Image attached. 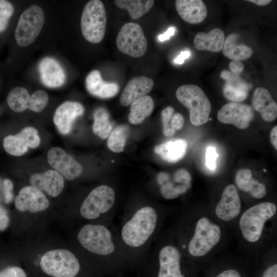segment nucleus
I'll use <instances>...</instances> for the list:
<instances>
[{"label":"nucleus","mask_w":277,"mask_h":277,"mask_svg":"<svg viewBox=\"0 0 277 277\" xmlns=\"http://www.w3.org/2000/svg\"><path fill=\"white\" fill-rule=\"evenodd\" d=\"M122 217L118 230L127 261H144L159 234L164 212L151 202H137L128 205Z\"/></svg>","instance_id":"f257e3e1"},{"label":"nucleus","mask_w":277,"mask_h":277,"mask_svg":"<svg viewBox=\"0 0 277 277\" xmlns=\"http://www.w3.org/2000/svg\"><path fill=\"white\" fill-rule=\"evenodd\" d=\"M76 239L84 251L109 266L128 262L118 229L112 221L86 224L79 229Z\"/></svg>","instance_id":"f03ea898"},{"label":"nucleus","mask_w":277,"mask_h":277,"mask_svg":"<svg viewBox=\"0 0 277 277\" xmlns=\"http://www.w3.org/2000/svg\"><path fill=\"white\" fill-rule=\"evenodd\" d=\"M171 238L159 234L148 253L156 266V277H184L181 269L183 252Z\"/></svg>","instance_id":"7ed1b4c3"},{"label":"nucleus","mask_w":277,"mask_h":277,"mask_svg":"<svg viewBox=\"0 0 277 277\" xmlns=\"http://www.w3.org/2000/svg\"><path fill=\"white\" fill-rule=\"evenodd\" d=\"M116 195L109 185H99L88 194L79 207V214L83 219L98 222L112 221L115 213Z\"/></svg>","instance_id":"20e7f679"},{"label":"nucleus","mask_w":277,"mask_h":277,"mask_svg":"<svg viewBox=\"0 0 277 277\" xmlns=\"http://www.w3.org/2000/svg\"><path fill=\"white\" fill-rule=\"evenodd\" d=\"M221 234L217 224L203 216L196 222L191 238L178 245L181 250L185 247L187 252L192 256H203L219 242Z\"/></svg>","instance_id":"39448f33"},{"label":"nucleus","mask_w":277,"mask_h":277,"mask_svg":"<svg viewBox=\"0 0 277 277\" xmlns=\"http://www.w3.org/2000/svg\"><path fill=\"white\" fill-rule=\"evenodd\" d=\"M178 101L189 112V119L194 126H201L206 123L211 110V103L199 86L186 84L179 87L175 92Z\"/></svg>","instance_id":"423d86ee"},{"label":"nucleus","mask_w":277,"mask_h":277,"mask_svg":"<svg viewBox=\"0 0 277 277\" xmlns=\"http://www.w3.org/2000/svg\"><path fill=\"white\" fill-rule=\"evenodd\" d=\"M277 207L272 202H265L247 209L241 215L239 227L243 238L254 243L261 238L265 223L276 212Z\"/></svg>","instance_id":"0eeeda50"},{"label":"nucleus","mask_w":277,"mask_h":277,"mask_svg":"<svg viewBox=\"0 0 277 277\" xmlns=\"http://www.w3.org/2000/svg\"><path fill=\"white\" fill-rule=\"evenodd\" d=\"M107 25L105 6L99 0H91L85 6L81 18V29L89 42L97 44L104 37Z\"/></svg>","instance_id":"6e6552de"},{"label":"nucleus","mask_w":277,"mask_h":277,"mask_svg":"<svg viewBox=\"0 0 277 277\" xmlns=\"http://www.w3.org/2000/svg\"><path fill=\"white\" fill-rule=\"evenodd\" d=\"M42 270L52 277H75L81 264L74 254L67 249H54L46 252L41 258Z\"/></svg>","instance_id":"1a4fd4ad"},{"label":"nucleus","mask_w":277,"mask_h":277,"mask_svg":"<svg viewBox=\"0 0 277 277\" xmlns=\"http://www.w3.org/2000/svg\"><path fill=\"white\" fill-rule=\"evenodd\" d=\"M45 22V14L42 8L32 5L21 15L14 36L17 44L26 47L32 44L38 36Z\"/></svg>","instance_id":"9d476101"},{"label":"nucleus","mask_w":277,"mask_h":277,"mask_svg":"<svg viewBox=\"0 0 277 277\" xmlns=\"http://www.w3.org/2000/svg\"><path fill=\"white\" fill-rule=\"evenodd\" d=\"M116 44L121 52L133 57L143 56L148 46L142 27L133 22L127 23L122 26L116 36Z\"/></svg>","instance_id":"9b49d317"},{"label":"nucleus","mask_w":277,"mask_h":277,"mask_svg":"<svg viewBox=\"0 0 277 277\" xmlns=\"http://www.w3.org/2000/svg\"><path fill=\"white\" fill-rule=\"evenodd\" d=\"M190 175L185 169L177 170L171 176L165 172H160L156 176L160 193L167 200L176 199L185 193L190 187Z\"/></svg>","instance_id":"f8f14e48"},{"label":"nucleus","mask_w":277,"mask_h":277,"mask_svg":"<svg viewBox=\"0 0 277 277\" xmlns=\"http://www.w3.org/2000/svg\"><path fill=\"white\" fill-rule=\"evenodd\" d=\"M254 117L251 106L238 102L225 104L217 113V118L221 123L232 124L241 129L248 128Z\"/></svg>","instance_id":"ddd939ff"},{"label":"nucleus","mask_w":277,"mask_h":277,"mask_svg":"<svg viewBox=\"0 0 277 277\" xmlns=\"http://www.w3.org/2000/svg\"><path fill=\"white\" fill-rule=\"evenodd\" d=\"M41 142L37 130L32 127H27L15 135H9L3 140L5 151L12 155L21 156L29 147H37Z\"/></svg>","instance_id":"4468645a"},{"label":"nucleus","mask_w":277,"mask_h":277,"mask_svg":"<svg viewBox=\"0 0 277 277\" xmlns=\"http://www.w3.org/2000/svg\"><path fill=\"white\" fill-rule=\"evenodd\" d=\"M47 161L51 167L68 180L76 179L83 171L82 165L60 147H53L48 151Z\"/></svg>","instance_id":"2eb2a0df"},{"label":"nucleus","mask_w":277,"mask_h":277,"mask_svg":"<svg viewBox=\"0 0 277 277\" xmlns=\"http://www.w3.org/2000/svg\"><path fill=\"white\" fill-rule=\"evenodd\" d=\"M16 209L22 212L36 213L47 209L49 202L42 191L32 186L22 188L15 199Z\"/></svg>","instance_id":"dca6fc26"},{"label":"nucleus","mask_w":277,"mask_h":277,"mask_svg":"<svg viewBox=\"0 0 277 277\" xmlns=\"http://www.w3.org/2000/svg\"><path fill=\"white\" fill-rule=\"evenodd\" d=\"M241 209V201L237 188L229 184L224 188L215 207V214L221 220L230 221L239 214Z\"/></svg>","instance_id":"f3484780"},{"label":"nucleus","mask_w":277,"mask_h":277,"mask_svg":"<svg viewBox=\"0 0 277 277\" xmlns=\"http://www.w3.org/2000/svg\"><path fill=\"white\" fill-rule=\"evenodd\" d=\"M84 107L78 102L67 101L55 111L53 122L59 132L64 135L70 133L75 119L84 112Z\"/></svg>","instance_id":"a211bd4d"},{"label":"nucleus","mask_w":277,"mask_h":277,"mask_svg":"<svg viewBox=\"0 0 277 277\" xmlns=\"http://www.w3.org/2000/svg\"><path fill=\"white\" fill-rule=\"evenodd\" d=\"M31 186L48 195L57 196L64 187L63 177L56 171L49 170L42 173L32 174L29 178Z\"/></svg>","instance_id":"6ab92c4d"},{"label":"nucleus","mask_w":277,"mask_h":277,"mask_svg":"<svg viewBox=\"0 0 277 277\" xmlns=\"http://www.w3.org/2000/svg\"><path fill=\"white\" fill-rule=\"evenodd\" d=\"M41 80L46 86L57 88L62 86L66 80L65 71L55 58L46 57L38 64Z\"/></svg>","instance_id":"aec40b11"},{"label":"nucleus","mask_w":277,"mask_h":277,"mask_svg":"<svg viewBox=\"0 0 277 277\" xmlns=\"http://www.w3.org/2000/svg\"><path fill=\"white\" fill-rule=\"evenodd\" d=\"M153 85V80L148 77L141 76L132 78L127 84L121 94V104L123 106L131 105L137 100L147 95Z\"/></svg>","instance_id":"412c9836"},{"label":"nucleus","mask_w":277,"mask_h":277,"mask_svg":"<svg viewBox=\"0 0 277 277\" xmlns=\"http://www.w3.org/2000/svg\"><path fill=\"white\" fill-rule=\"evenodd\" d=\"M175 5L180 17L191 24L202 23L207 14V8L201 0H176Z\"/></svg>","instance_id":"4be33fe9"},{"label":"nucleus","mask_w":277,"mask_h":277,"mask_svg":"<svg viewBox=\"0 0 277 277\" xmlns=\"http://www.w3.org/2000/svg\"><path fill=\"white\" fill-rule=\"evenodd\" d=\"M85 86L89 93L101 98L112 97L119 91L117 84L103 81L97 70H94L88 74L85 79Z\"/></svg>","instance_id":"5701e85b"},{"label":"nucleus","mask_w":277,"mask_h":277,"mask_svg":"<svg viewBox=\"0 0 277 277\" xmlns=\"http://www.w3.org/2000/svg\"><path fill=\"white\" fill-rule=\"evenodd\" d=\"M221 77L226 81L223 91L226 98L232 102L238 103L247 97L249 86L239 75L223 70L221 73Z\"/></svg>","instance_id":"b1692460"},{"label":"nucleus","mask_w":277,"mask_h":277,"mask_svg":"<svg viewBox=\"0 0 277 277\" xmlns=\"http://www.w3.org/2000/svg\"><path fill=\"white\" fill-rule=\"evenodd\" d=\"M253 109L260 113L266 122H272L277 116V104L270 92L265 88L259 87L255 89L252 100Z\"/></svg>","instance_id":"393cba45"},{"label":"nucleus","mask_w":277,"mask_h":277,"mask_svg":"<svg viewBox=\"0 0 277 277\" xmlns=\"http://www.w3.org/2000/svg\"><path fill=\"white\" fill-rule=\"evenodd\" d=\"M225 37L223 31L215 28L208 33L199 32L193 39V45L198 50L217 53L222 50Z\"/></svg>","instance_id":"a878e982"},{"label":"nucleus","mask_w":277,"mask_h":277,"mask_svg":"<svg viewBox=\"0 0 277 277\" xmlns=\"http://www.w3.org/2000/svg\"><path fill=\"white\" fill-rule=\"evenodd\" d=\"M235 181L240 190L249 192L256 199L263 198L266 194L267 189L265 185L253 179L251 171L249 169L239 170L235 175Z\"/></svg>","instance_id":"bb28decb"},{"label":"nucleus","mask_w":277,"mask_h":277,"mask_svg":"<svg viewBox=\"0 0 277 277\" xmlns=\"http://www.w3.org/2000/svg\"><path fill=\"white\" fill-rule=\"evenodd\" d=\"M187 148V143L184 139H177L160 144L154 148V152L162 160L175 163L184 157Z\"/></svg>","instance_id":"cd10ccee"},{"label":"nucleus","mask_w":277,"mask_h":277,"mask_svg":"<svg viewBox=\"0 0 277 277\" xmlns=\"http://www.w3.org/2000/svg\"><path fill=\"white\" fill-rule=\"evenodd\" d=\"M240 35L229 34L225 39L222 51L223 54L232 61H242L249 58L253 53L252 49L239 42Z\"/></svg>","instance_id":"c85d7f7f"},{"label":"nucleus","mask_w":277,"mask_h":277,"mask_svg":"<svg viewBox=\"0 0 277 277\" xmlns=\"http://www.w3.org/2000/svg\"><path fill=\"white\" fill-rule=\"evenodd\" d=\"M154 103L152 98L146 95L133 102L128 116L129 122L134 125L142 123L152 112Z\"/></svg>","instance_id":"c756f323"},{"label":"nucleus","mask_w":277,"mask_h":277,"mask_svg":"<svg viewBox=\"0 0 277 277\" xmlns=\"http://www.w3.org/2000/svg\"><path fill=\"white\" fill-rule=\"evenodd\" d=\"M115 6L121 9L126 10L130 17L133 19H137L152 8L154 1L153 0H115Z\"/></svg>","instance_id":"7c9ffc66"},{"label":"nucleus","mask_w":277,"mask_h":277,"mask_svg":"<svg viewBox=\"0 0 277 277\" xmlns=\"http://www.w3.org/2000/svg\"><path fill=\"white\" fill-rule=\"evenodd\" d=\"M93 118L92 129L94 133L102 139L107 138L112 129L107 110L103 107L96 108L93 112Z\"/></svg>","instance_id":"2f4dec72"},{"label":"nucleus","mask_w":277,"mask_h":277,"mask_svg":"<svg viewBox=\"0 0 277 277\" xmlns=\"http://www.w3.org/2000/svg\"><path fill=\"white\" fill-rule=\"evenodd\" d=\"M30 98L29 93L25 88L16 87L10 91L7 101L9 107L12 110L21 112L28 108Z\"/></svg>","instance_id":"473e14b6"},{"label":"nucleus","mask_w":277,"mask_h":277,"mask_svg":"<svg viewBox=\"0 0 277 277\" xmlns=\"http://www.w3.org/2000/svg\"><path fill=\"white\" fill-rule=\"evenodd\" d=\"M129 127L126 125H121L115 127L108 136L107 140L108 148L114 152H123L129 134Z\"/></svg>","instance_id":"72a5a7b5"},{"label":"nucleus","mask_w":277,"mask_h":277,"mask_svg":"<svg viewBox=\"0 0 277 277\" xmlns=\"http://www.w3.org/2000/svg\"><path fill=\"white\" fill-rule=\"evenodd\" d=\"M49 101L48 95L43 90H38L30 95L28 108L35 112H41L47 106Z\"/></svg>","instance_id":"f704fd0d"},{"label":"nucleus","mask_w":277,"mask_h":277,"mask_svg":"<svg viewBox=\"0 0 277 277\" xmlns=\"http://www.w3.org/2000/svg\"><path fill=\"white\" fill-rule=\"evenodd\" d=\"M13 12L14 7L11 3L5 0H0V33L6 29Z\"/></svg>","instance_id":"c9c22d12"},{"label":"nucleus","mask_w":277,"mask_h":277,"mask_svg":"<svg viewBox=\"0 0 277 277\" xmlns=\"http://www.w3.org/2000/svg\"><path fill=\"white\" fill-rule=\"evenodd\" d=\"M174 111V108L172 107L168 106L164 109L161 113L163 133L167 137L173 136L176 132L171 126V120Z\"/></svg>","instance_id":"e433bc0d"},{"label":"nucleus","mask_w":277,"mask_h":277,"mask_svg":"<svg viewBox=\"0 0 277 277\" xmlns=\"http://www.w3.org/2000/svg\"><path fill=\"white\" fill-rule=\"evenodd\" d=\"M0 277H27L24 270L17 266L7 267L0 270Z\"/></svg>","instance_id":"4c0bfd02"},{"label":"nucleus","mask_w":277,"mask_h":277,"mask_svg":"<svg viewBox=\"0 0 277 277\" xmlns=\"http://www.w3.org/2000/svg\"><path fill=\"white\" fill-rule=\"evenodd\" d=\"M218 154L213 147H208L206 153V165L210 170H214L216 167V160Z\"/></svg>","instance_id":"58836bf2"},{"label":"nucleus","mask_w":277,"mask_h":277,"mask_svg":"<svg viewBox=\"0 0 277 277\" xmlns=\"http://www.w3.org/2000/svg\"><path fill=\"white\" fill-rule=\"evenodd\" d=\"M5 202L7 204L12 202L13 199L12 189L13 187L12 181L9 179H5L3 181Z\"/></svg>","instance_id":"ea45409f"},{"label":"nucleus","mask_w":277,"mask_h":277,"mask_svg":"<svg viewBox=\"0 0 277 277\" xmlns=\"http://www.w3.org/2000/svg\"><path fill=\"white\" fill-rule=\"evenodd\" d=\"M184 123V118L181 113L177 112L173 114L171 120V126L175 131L181 130Z\"/></svg>","instance_id":"a19ab883"},{"label":"nucleus","mask_w":277,"mask_h":277,"mask_svg":"<svg viewBox=\"0 0 277 277\" xmlns=\"http://www.w3.org/2000/svg\"><path fill=\"white\" fill-rule=\"evenodd\" d=\"M229 66L232 73L236 75L242 73L244 68V65L240 61H232Z\"/></svg>","instance_id":"79ce46f5"},{"label":"nucleus","mask_w":277,"mask_h":277,"mask_svg":"<svg viewBox=\"0 0 277 277\" xmlns=\"http://www.w3.org/2000/svg\"><path fill=\"white\" fill-rule=\"evenodd\" d=\"M262 277H277V264L268 267L264 272Z\"/></svg>","instance_id":"37998d69"},{"label":"nucleus","mask_w":277,"mask_h":277,"mask_svg":"<svg viewBox=\"0 0 277 277\" xmlns=\"http://www.w3.org/2000/svg\"><path fill=\"white\" fill-rule=\"evenodd\" d=\"M175 30L176 29L174 27L171 26L169 27L165 33L160 34L159 36V41L160 42H164L169 39L171 36L174 35Z\"/></svg>","instance_id":"c03bdc74"},{"label":"nucleus","mask_w":277,"mask_h":277,"mask_svg":"<svg viewBox=\"0 0 277 277\" xmlns=\"http://www.w3.org/2000/svg\"><path fill=\"white\" fill-rule=\"evenodd\" d=\"M190 55V52L188 50L182 51L180 54L174 60L173 62L177 64H182L185 59Z\"/></svg>","instance_id":"a18cd8bd"},{"label":"nucleus","mask_w":277,"mask_h":277,"mask_svg":"<svg viewBox=\"0 0 277 277\" xmlns=\"http://www.w3.org/2000/svg\"><path fill=\"white\" fill-rule=\"evenodd\" d=\"M10 219L7 213L0 214V231L5 230L9 225Z\"/></svg>","instance_id":"49530a36"},{"label":"nucleus","mask_w":277,"mask_h":277,"mask_svg":"<svg viewBox=\"0 0 277 277\" xmlns=\"http://www.w3.org/2000/svg\"><path fill=\"white\" fill-rule=\"evenodd\" d=\"M216 277H242L239 272L234 269H228L220 273Z\"/></svg>","instance_id":"de8ad7c7"},{"label":"nucleus","mask_w":277,"mask_h":277,"mask_svg":"<svg viewBox=\"0 0 277 277\" xmlns=\"http://www.w3.org/2000/svg\"><path fill=\"white\" fill-rule=\"evenodd\" d=\"M270 142L275 148L277 150V126L275 125L271 129L270 134Z\"/></svg>","instance_id":"09e8293b"},{"label":"nucleus","mask_w":277,"mask_h":277,"mask_svg":"<svg viewBox=\"0 0 277 277\" xmlns=\"http://www.w3.org/2000/svg\"><path fill=\"white\" fill-rule=\"evenodd\" d=\"M247 1L261 6H266L271 2V0H248Z\"/></svg>","instance_id":"8fccbe9b"},{"label":"nucleus","mask_w":277,"mask_h":277,"mask_svg":"<svg viewBox=\"0 0 277 277\" xmlns=\"http://www.w3.org/2000/svg\"><path fill=\"white\" fill-rule=\"evenodd\" d=\"M1 182H2V181H1V180L0 179V186H1Z\"/></svg>","instance_id":"3c124183"}]
</instances>
